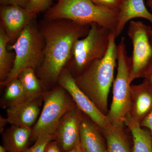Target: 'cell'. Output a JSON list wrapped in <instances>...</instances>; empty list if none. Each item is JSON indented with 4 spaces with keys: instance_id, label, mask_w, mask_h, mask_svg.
<instances>
[{
    "instance_id": "obj_21",
    "label": "cell",
    "mask_w": 152,
    "mask_h": 152,
    "mask_svg": "<svg viewBox=\"0 0 152 152\" xmlns=\"http://www.w3.org/2000/svg\"><path fill=\"white\" fill-rule=\"evenodd\" d=\"M6 86L4 100L7 107L29 99L18 77L12 80Z\"/></svg>"
},
{
    "instance_id": "obj_2",
    "label": "cell",
    "mask_w": 152,
    "mask_h": 152,
    "mask_svg": "<svg viewBox=\"0 0 152 152\" xmlns=\"http://www.w3.org/2000/svg\"><path fill=\"white\" fill-rule=\"evenodd\" d=\"M116 39L112 32L104 57L93 62L81 75L75 78L80 88L105 115L109 112L108 99L117 64Z\"/></svg>"
},
{
    "instance_id": "obj_9",
    "label": "cell",
    "mask_w": 152,
    "mask_h": 152,
    "mask_svg": "<svg viewBox=\"0 0 152 152\" xmlns=\"http://www.w3.org/2000/svg\"><path fill=\"white\" fill-rule=\"evenodd\" d=\"M58 82L59 86L70 95L77 108L88 117L102 132L111 125L107 116L98 109L92 101L80 88L75 78L67 69L65 68L63 70Z\"/></svg>"
},
{
    "instance_id": "obj_24",
    "label": "cell",
    "mask_w": 152,
    "mask_h": 152,
    "mask_svg": "<svg viewBox=\"0 0 152 152\" xmlns=\"http://www.w3.org/2000/svg\"><path fill=\"white\" fill-rule=\"evenodd\" d=\"M101 7L118 12L123 0H91Z\"/></svg>"
},
{
    "instance_id": "obj_25",
    "label": "cell",
    "mask_w": 152,
    "mask_h": 152,
    "mask_svg": "<svg viewBox=\"0 0 152 152\" xmlns=\"http://www.w3.org/2000/svg\"><path fill=\"white\" fill-rule=\"evenodd\" d=\"M29 0H0L1 6H18L27 8Z\"/></svg>"
},
{
    "instance_id": "obj_20",
    "label": "cell",
    "mask_w": 152,
    "mask_h": 152,
    "mask_svg": "<svg viewBox=\"0 0 152 152\" xmlns=\"http://www.w3.org/2000/svg\"><path fill=\"white\" fill-rule=\"evenodd\" d=\"M10 39L4 28L0 26V79L1 82L5 80L10 73L13 66L15 53L9 52L7 44Z\"/></svg>"
},
{
    "instance_id": "obj_18",
    "label": "cell",
    "mask_w": 152,
    "mask_h": 152,
    "mask_svg": "<svg viewBox=\"0 0 152 152\" xmlns=\"http://www.w3.org/2000/svg\"><path fill=\"white\" fill-rule=\"evenodd\" d=\"M102 132L107 152H132L124 126H114L111 124Z\"/></svg>"
},
{
    "instance_id": "obj_8",
    "label": "cell",
    "mask_w": 152,
    "mask_h": 152,
    "mask_svg": "<svg viewBox=\"0 0 152 152\" xmlns=\"http://www.w3.org/2000/svg\"><path fill=\"white\" fill-rule=\"evenodd\" d=\"M152 28L142 22H129L127 34L133 46L130 70L131 83L136 79L143 77L151 62L152 45L150 33Z\"/></svg>"
},
{
    "instance_id": "obj_11",
    "label": "cell",
    "mask_w": 152,
    "mask_h": 152,
    "mask_svg": "<svg viewBox=\"0 0 152 152\" xmlns=\"http://www.w3.org/2000/svg\"><path fill=\"white\" fill-rule=\"evenodd\" d=\"M54 140L62 152H66L80 143V110L71 109L60 120L54 134Z\"/></svg>"
},
{
    "instance_id": "obj_31",
    "label": "cell",
    "mask_w": 152,
    "mask_h": 152,
    "mask_svg": "<svg viewBox=\"0 0 152 152\" xmlns=\"http://www.w3.org/2000/svg\"><path fill=\"white\" fill-rule=\"evenodd\" d=\"M147 4L151 10L152 13V0H147ZM150 39L152 45V28L150 31Z\"/></svg>"
},
{
    "instance_id": "obj_7",
    "label": "cell",
    "mask_w": 152,
    "mask_h": 152,
    "mask_svg": "<svg viewBox=\"0 0 152 152\" xmlns=\"http://www.w3.org/2000/svg\"><path fill=\"white\" fill-rule=\"evenodd\" d=\"M44 104L37 122L32 128L31 141L35 142L44 134L54 136L60 120L76 107L70 95L59 86L45 94Z\"/></svg>"
},
{
    "instance_id": "obj_17",
    "label": "cell",
    "mask_w": 152,
    "mask_h": 152,
    "mask_svg": "<svg viewBox=\"0 0 152 152\" xmlns=\"http://www.w3.org/2000/svg\"><path fill=\"white\" fill-rule=\"evenodd\" d=\"M124 125L129 128L132 136V152H152V137L151 133L142 128L140 124L129 114L124 119Z\"/></svg>"
},
{
    "instance_id": "obj_4",
    "label": "cell",
    "mask_w": 152,
    "mask_h": 152,
    "mask_svg": "<svg viewBox=\"0 0 152 152\" xmlns=\"http://www.w3.org/2000/svg\"><path fill=\"white\" fill-rule=\"evenodd\" d=\"M45 40L35 21L28 25L22 31L13 45L7 46L8 50H14L15 58L10 73L1 86H6L12 80L18 77L24 69H35L40 66L44 56Z\"/></svg>"
},
{
    "instance_id": "obj_26",
    "label": "cell",
    "mask_w": 152,
    "mask_h": 152,
    "mask_svg": "<svg viewBox=\"0 0 152 152\" xmlns=\"http://www.w3.org/2000/svg\"><path fill=\"white\" fill-rule=\"evenodd\" d=\"M142 78H144V83L152 91V61L145 72Z\"/></svg>"
},
{
    "instance_id": "obj_19",
    "label": "cell",
    "mask_w": 152,
    "mask_h": 152,
    "mask_svg": "<svg viewBox=\"0 0 152 152\" xmlns=\"http://www.w3.org/2000/svg\"><path fill=\"white\" fill-rule=\"evenodd\" d=\"M29 99L42 97L43 94L42 84L36 76L35 69L31 68L24 69L18 77Z\"/></svg>"
},
{
    "instance_id": "obj_27",
    "label": "cell",
    "mask_w": 152,
    "mask_h": 152,
    "mask_svg": "<svg viewBox=\"0 0 152 152\" xmlns=\"http://www.w3.org/2000/svg\"><path fill=\"white\" fill-rule=\"evenodd\" d=\"M44 152H62L59 146L56 141L52 140L47 144Z\"/></svg>"
},
{
    "instance_id": "obj_10",
    "label": "cell",
    "mask_w": 152,
    "mask_h": 152,
    "mask_svg": "<svg viewBox=\"0 0 152 152\" xmlns=\"http://www.w3.org/2000/svg\"><path fill=\"white\" fill-rule=\"evenodd\" d=\"M37 15L27 9L18 6H1V25L4 28L10 42L16 40L27 26L35 21Z\"/></svg>"
},
{
    "instance_id": "obj_32",
    "label": "cell",
    "mask_w": 152,
    "mask_h": 152,
    "mask_svg": "<svg viewBox=\"0 0 152 152\" xmlns=\"http://www.w3.org/2000/svg\"><path fill=\"white\" fill-rule=\"evenodd\" d=\"M0 152H7L2 145L0 146Z\"/></svg>"
},
{
    "instance_id": "obj_22",
    "label": "cell",
    "mask_w": 152,
    "mask_h": 152,
    "mask_svg": "<svg viewBox=\"0 0 152 152\" xmlns=\"http://www.w3.org/2000/svg\"><path fill=\"white\" fill-rule=\"evenodd\" d=\"M54 140V136L44 134L40 136L32 146L20 152H44L45 148L49 142Z\"/></svg>"
},
{
    "instance_id": "obj_1",
    "label": "cell",
    "mask_w": 152,
    "mask_h": 152,
    "mask_svg": "<svg viewBox=\"0 0 152 152\" xmlns=\"http://www.w3.org/2000/svg\"><path fill=\"white\" fill-rule=\"evenodd\" d=\"M39 28L45 44L43 61L38 74L43 85H51L58 81L70 59L74 44L88 34L90 25L66 19L45 20Z\"/></svg>"
},
{
    "instance_id": "obj_30",
    "label": "cell",
    "mask_w": 152,
    "mask_h": 152,
    "mask_svg": "<svg viewBox=\"0 0 152 152\" xmlns=\"http://www.w3.org/2000/svg\"><path fill=\"white\" fill-rule=\"evenodd\" d=\"M66 152H84L82 149L80 143L79 144L77 145L76 147L74 148L69 151Z\"/></svg>"
},
{
    "instance_id": "obj_28",
    "label": "cell",
    "mask_w": 152,
    "mask_h": 152,
    "mask_svg": "<svg viewBox=\"0 0 152 152\" xmlns=\"http://www.w3.org/2000/svg\"><path fill=\"white\" fill-rule=\"evenodd\" d=\"M140 125L142 127L148 129L152 137V110Z\"/></svg>"
},
{
    "instance_id": "obj_13",
    "label": "cell",
    "mask_w": 152,
    "mask_h": 152,
    "mask_svg": "<svg viewBox=\"0 0 152 152\" xmlns=\"http://www.w3.org/2000/svg\"><path fill=\"white\" fill-rule=\"evenodd\" d=\"M102 131L80 110V143L84 152H107Z\"/></svg>"
},
{
    "instance_id": "obj_29",
    "label": "cell",
    "mask_w": 152,
    "mask_h": 152,
    "mask_svg": "<svg viewBox=\"0 0 152 152\" xmlns=\"http://www.w3.org/2000/svg\"><path fill=\"white\" fill-rule=\"evenodd\" d=\"M8 123L7 118H3L1 116V118H0V132L1 134H2L4 132L5 130L4 129L5 127L6 126L7 124Z\"/></svg>"
},
{
    "instance_id": "obj_6",
    "label": "cell",
    "mask_w": 152,
    "mask_h": 152,
    "mask_svg": "<svg viewBox=\"0 0 152 152\" xmlns=\"http://www.w3.org/2000/svg\"><path fill=\"white\" fill-rule=\"evenodd\" d=\"M112 32L109 29L93 23L90 24L88 34L76 41L67 64L74 78L81 75L93 62L104 57Z\"/></svg>"
},
{
    "instance_id": "obj_23",
    "label": "cell",
    "mask_w": 152,
    "mask_h": 152,
    "mask_svg": "<svg viewBox=\"0 0 152 152\" xmlns=\"http://www.w3.org/2000/svg\"><path fill=\"white\" fill-rule=\"evenodd\" d=\"M53 0H29L27 9L33 13L37 15L47 11L52 4Z\"/></svg>"
},
{
    "instance_id": "obj_14",
    "label": "cell",
    "mask_w": 152,
    "mask_h": 152,
    "mask_svg": "<svg viewBox=\"0 0 152 152\" xmlns=\"http://www.w3.org/2000/svg\"><path fill=\"white\" fill-rule=\"evenodd\" d=\"M131 92L129 115L140 124L152 110V91L143 82L140 84L131 85Z\"/></svg>"
},
{
    "instance_id": "obj_12",
    "label": "cell",
    "mask_w": 152,
    "mask_h": 152,
    "mask_svg": "<svg viewBox=\"0 0 152 152\" xmlns=\"http://www.w3.org/2000/svg\"><path fill=\"white\" fill-rule=\"evenodd\" d=\"M41 98L27 100L8 107L7 118L11 125L32 128L40 114Z\"/></svg>"
},
{
    "instance_id": "obj_15",
    "label": "cell",
    "mask_w": 152,
    "mask_h": 152,
    "mask_svg": "<svg viewBox=\"0 0 152 152\" xmlns=\"http://www.w3.org/2000/svg\"><path fill=\"white\" fill-rule=\"evenodd\" d=\"M137 18L146 19L152 24V13L148 10L144 0H123L114 32L116 38L122 32L128 22Z\"/></svg>"
},
{
    "instance_id": "obj_3",
    "label": "cell",
    "mask_w": 152,
    "mask_h": 152,
    "mask_svg": "<svg viewBox=\"0 0 152 152\" xmlns=\"http://www.w3.org/2000/svg\"><path fill=\"white\" fill-rule=\"evenodd\" d=\"M118 12L101 7L91 0H58L45 14L48 20L66 19L82 24L96 23L114 33Z\"/></svg>"
},
{
    "instance_id": "obj_16",
    "label": "cell",
    "mask_w": 152,
    "mask_h": 152,
    "mask_svg": "<svg viewBox=\"0 0 152 152\" xmlns=\"http://www.w3.org/2000/svg\"><path fill=\"white\" fill-rule=\"evenodd\" d=\"M32 128L11 125L2 134V146L7 152H20L28 148Z\"/></svg>"
},
{
    "instance_id": "obj_5",
    "label": "cell",
    "mask_w": 152,
    "mask_h": 152,
    "mask_svg": "<svg viewBox=\"0 0 152 152\" xmlns=\"http://www.w3.org/2000/svg\"><path fill=\"white\" fill-rule=\"evenodd\" d=\"M131 57L127 54L125 39L123 37L117 45V73L113 83V99L107 117L114 126L123 127L131 106L129 81Z\"/></svg>"
}]
</instances>
